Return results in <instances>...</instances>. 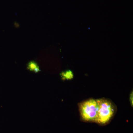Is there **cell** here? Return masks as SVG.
I'll list each match as a JSON object with an SVG mask.
<instances>
[{"label": "cell", "instance_id": "6da1fadb", "mask_svg": "<svg viewBox=\"0 0 133 133\" xmlns=\"http://www.w3.org/2000/svg\"><path fill=\"white\" fill-rule=\"evenodd\" d=\"M98 105L97 116L96 122L105 124L109 122L115 112V106L111 101L104 98L96 100Z\"/></svg>", "mask_w": 133, "mask_h": 133}, {"label": "cell", "instance_id": "7a4b0ae2", "mask_svg": "<svg viewBox=\"0 0 133 133\" xmlns=\"http://www.w3.org/2000/svg\"><path fill=\"white\" fill-rule=\"evenodd\" d=\"M79 111L83 120L96 121L97 116L98 105L96 100L91 98L79 104Z\"/></svg>", "mask_w": 133, "mask_h": 133}, {"label": "cell", "instance_id": "3957f363", "mask_svg": "<svg viewBox=\"0 0 133 133\" xmlns=\"http://www.w3.org/2000/svg\"><path fill=\"white\" fill-rule=\"evenodd\" d=\"M27 69L30 71L37 73L41 71L40 67L36 62L34 61H30L28 64Z\"/></svg>", "mask_w": 133, "mask_h": 133}, {"label": "cell", "instance_id": "277c9868", "mask_svg": "<svg viewBox=\"0 0 133 133\" xmlns=\"http://www.w3.org/2000/svg\"><path fill=\"white\" fill-rule=\"evenodd\" d=\"M63 80H71L73 78L74 74L71 71L67 70L62 72L60 74Z\"/></svg>", "mask_w": 133, "mask_h": 133}, {"label": "cell", "instance_id": "5b68a950", "mask_svg": "<svg viewBox=\"0 0 133 133\" xmlns=\"http://www.w3.org/2000/svg\"><path fill=\"white\" fill-rule=\"evenodd\" d=\"M130 101H131V104H132V106H133V92H131L130 95Z\"/></svg>", "mask_w": 133, "mask_h": 133}]
</instances>
